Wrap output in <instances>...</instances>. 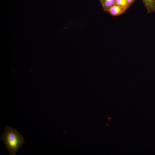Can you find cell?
<instances>
[{
    "label": "cell",
    "mask_w": 155,
    "mask_h": 155,
    "mask_svg": "<svg viewBox=\"0 0 155 155\" xmlns=\"http://www.w3.org/2000/svg\"><path fill=\"white\" fill-rule=\"evenodd\" d=\"M1 139L11 155H16L18 150L25 143L24 139L21 134L10 127H6Z\"/></svg>",
    "instance_id": "1"
},
{
    "label": "cell",
    "mask_w": 155,
    "mask_h": 155,
    "mask_svg": "<svg viewBox=\"0 0 155 155\" xmlns=\"http://www.w3.org/2000/svg\"><path fill=\"white\" fill-rule=\"evenodd\" d=\"M127 9L115 4L110 7L107 11L113 16H116L122 14Z\"/></svg>",
    "instance_id": "2"
},
{
    "label": "cell",
    "mask_w": 155,
    "mask_h": 155,
    "mask_svg": "<svg viewBox=\"0 0 155 155\" xmlns=\"http://www.w3.org/2000/svg\"><path fill=\"white\" fill-rule=\"evenodd\" d=\"M148 13H155V0H141Z\"/></svg>",
    "instance_id": "3"
},
{
    "label": "cell",
    "mask_w": 155,
    "mask_h": 155,
    "mask_svg": "<svg viewBox=\"0 0 155 155\" xmlns=\"http://www.w3.org/2000/svg\"><path fill=\"white\" fill-rule=\"evenodd\" d=\"M115 0H104L101 4L103 10L107 12L108 9L115 4Z\"/></svg>",
    "instance_id": "4"
},
{
    "label": "cell",
    "mask_w": 155,
    "mask_h": 155,
    "mask_svg": "<svg viewBox=\"0 0 155 155\" xmlns=\"http://www.w3.org/2000/svg\"><path fill=\"white\" fill-rule=\"evenodd\" d=\"M115 4L123 7L127 10L129 7L126 0H115Z\"/></svg>",
    "instance_id": "5"
},
{
    "label": "cell",
    "mask_w": 155,
    "mask_h": 155,
    "mask_svg": "<svg viewBox=\"0 0 155 155\" xmlns=\"http://www.w3.org/2000/svg\"><path fill=\"white\" fill-rule=\"evenodd\" d=\"M135 0H126L129 7L133 3Z\"/></svg>",
    "instance_id": "6"
},
{
    "label": "cell",
    "mask_w": 155,
    "mask_h": 155,
    "mask_svg": "<svg viewBox=\"0 0 155 155\" xmlns=\"http://www.w3.org/2000/svg\"><path fill=\"white\" fill-rule=\"evenodd\" d=\"M100 2V3L101 4H102V3L103 1L104 0H99Z\"/></svg>",
    "instance_id": "7"
}]
</instances>
